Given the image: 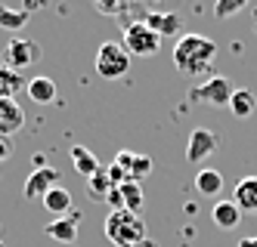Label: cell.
<instances>
[{
    "label": "cell",
    "instance_id": "6",
    "mask_svg": "<svg viewBox=\"0 0 257 247\" xmlns=\"http://www.w3.org/2000/svg\"><path fill=\"white\" fill-rule=\"evenodd\" d=\"M192 99L195 102H205V105H229V99H232V84L217 74V78H211V81H205L201 87L192 90Z\"/></svg>",
    "mask_w": 257,
    "mask_h": 247
},
{
    "label": "cell",
    "instance_id": "21",
    "mask_svg": "<svg viewBox=\"0 0 257 247\" xmlns=\"http://www.w3.org/2000/svg\"><path fill=\"white\" fill-rule=\"evenodd\" d=\"M87 188H90V195H93V201H105L115 185H112V179L105 176V170H99V173H93L87 179Z\"/></svg>",
    "mask_w": 257,
    "mask_h": 247
},
{
    "label": "cell",
    "instance_id": "17",
    "mask_svg": "<svg viewBox=\"0 0 257 247\" xmlns=\"http://www.w3.org/2000/svg\"><path fill=\"white\" fill-rule=\"evenodd\" d=\"M44 207L53 213V219H56V216H68V210H71V192H68L65 185L50 188V192L44 195Z\"/></svg>",
    "mask_w": 257,
    "mask_h": 247
},
{
    "label": "cell",
    "instance_id": "27",
    "mask_svg": "<svg viewBox=\"0 0 257 247\" xmlns=\"http://www.w3.org/2000/svg\"><path fill=\"white\" fill-rule=\"evenodd\" d=\"M235 247H257V238H242Z\"/></svg>",
    "mask_w": 257,
    "mask_h": 247
},
{
    "label": "cell",
    "instance_id": "14",
    "mask_svg": "<svg viewBox=\"0 0 257 247\" xmlns=\"http://www.w3.org/2000/svg\"><path fill=\"white\" fill-rule=\"evenodd\" d=\"M78 216L75 213H68V216H56L53 222H47V235L53 241H62V244H71L78 238Z\"/></svg>",
    "mask_w": 257,
    "mask_h": 247
},
{
    "label": "cell",
    "instance_id": "7",
    "mask_svg": "<svg viewBox=\"0 0 257 247\" xmlns=\"http://www.w3.org/2000/svg\"><path fill=\"white\" fill-rule=\"evenodd\" d=\"M59 185V173H56V167H38L34 173H28L25 185H22V195L31 201V198H41L50 192V188H56Z\"/></svg>",
    "mask_w": 257,
    "mask_h": 247
},
{
    "label": "cell",
    "instance_id": "3",
    "mask_svg": "<svg viewBox=\"0 0 257 247\" xmlns=\"http://www.w3.org/2000/svg\"><path fill=\"white\" fill-rule=\"evenodd\" d=\"M127 71H131V53L124 50V44L105 41L96 50V74L105 81H121Z\"/></svg>",
    "mask_w": 257,
    "mask_h": 247
},
{
    "label": "cell",
    "instance_id": "26",
    "mask_svg": "<svg viewBox=\"0 0 257 247\" xmlns=\"http://www.w3.org/2000/svg\"><path fill=\"white\" fill-rule=\"evenodd\" d=\"M10 155H13V142L7 136H0V161H7Z\"/></svg>",
    "mask_w": 257,
    "mask_h": 247
},
{
    "label": "cell",
    "instance_id": "22",
    "mask_svg": "<svg viewBox=\"0 0 257 247\" xmlns=\"http://www.w3.org/2000/svg\"><path fill=\"white\" fill-rule=\"evenodd\" d=\"M22 25H28V10H7V7H0V28L19 31Z\"/></svg>",
    "mask_w": 257,
    "mask_h": 247
},
{
    "label": "cell",
    "instance_id": "24",
    "mask_svg": "<svg viewBox=\"0 0 257 247\" xmlns=\"http://www.w3.org/2000/svg\"><path fill=\"white\" fill-rule=\"evenodd\" d=\"M149 173H152V158H149V155H134V164H131V173H127V179L140 182V179H146Z\"/></svg>",
    "mask_w": 257,
    "mask_h": 247
},
{
    "label": "cell",
    "instance_id": "4",
    "mask_svg": "<svg viewBox=\"0 0 257 247\" xmlns=\"http://www.w3.org/2000/svg\"><path fill=\"white\" fill-rule=\"evenodd\" d=\"M124 50L131 56H143V59H149V56H155L161 50V37L146 25V22H131L124 25Z\"/></svg>",
    "mask_w": 257,
    "mask_h": 247
},
{
    "label": "cell",
    "instance_id": "12",
    "mask_svg": "<svg viewBox=\"0 0 257 247\" xmlns=\"http://www.w3.org/2000/svg\"><path fill=\"white\" fill-rule=\"evenodd\" d=\"M25 90H28V99H31V102H38V105H50V102H56V96H59L56 81H53V78H44V74L31 78Z\"/></svg>",
    "mask_w": 257,
    "mask_h": 247
},
{
    "label": "cell",
    "instance_id": "16",
    "mask_svg": "<svg viewBox=\"0 0 257 247\" xmlns=\"http://www.w3.org/2000/svg\"><path fill=\"white\" fill-rule=\"evenodd\" d=\"M211 216H214V222H217V229H223V232L235 229V225L242 222V210L235 207V201H217L214 210H211Z\"/></svg>",
    "mask_w": 257,
    "mask_h": 247
},
{
    "label": "cell",
    "instance_id": "15",
    "mask_svg": "<svg viewBox=\"0 0 257 247\" xmlns=\"http://www.w3.org/2000/svg\"><path fill=\"white\" fill-rule=\"evenodd\" d=\"M195 192L201 198H217L223 192V173H220V170H211V167L198 170L195 173Z\"/></svg>",
    "mask_w": 257,
    "mask_h": 247
},
{
    "label": "cell",
    "instance_id": "9",
    "mask_svg": "<svg viewBox=\"0 0 257 247\" xmlns=\"http://www.w3.org/2000/svg\"><path fill=\"white\" fill-rule=\"evenodd\" d=\"M25 127V111L16 99H0V136H13Z\"/></svg>",
    "mask_w": 257,
    "mask_h": 247
},
{
    "label": "cell",
    "instance_id": "28",
    "mask_svg": "<svg viewBox=\"0 0 257 247\" xmlns=\"http://www.w3.org/2000/svg\"><path fill=\"white\" fill-rule=\"evenodd\" d=\"M0 247H4V238H0Z\"/></svg>",
    "mask_w": 257,
    "mask_h": 247
},
{
    "label": "cell",
    "instance_id": "1",
    "mask_svg": "<svg viewBox=\"0 0 257 247\" xmlns=\"http://www.w3.org/2000/svg\"><path fill=\"white\" fill-rule=\"evenodd\" d=\"M217 59V44L205 34H180L174 44V65L186 78L208 74Z\"/></svg>",
    "mask_w": 257,
    "mask_h": 247
},
{
    "label": "cell",
    "instance_id": "13",
    "mask_svg": "<svg viewBox=\"0 0 257 247\" xmlns=\"http://www.w3.org/2000/svg\"><path fill=\"white\" fill-rule=\"evenodd\" d=\"M25 87H28V81H25L22 71H16V68L0 62V99H16Z\"/></svg>",
    "mask_w": 257,
    "mask_h": 247
},
{
    "label": "cell",
    "instance_id": "18",
    "mask_svg": "<svg viewBox=\"0 0 257 247\" xmlns=\"http://www.w3.org/2000/svg\"><path fill=\"white\" fill-rule=\"evenodd\" d=\"M71 164H75V170L84 176V179H90L93 173H99V161H96V155L90 148H84V145H75L71 148Z\"/></svg>",
    "mask_w": 257,
    "mask_h": 247
},
{
    "label": "cell",
    "instance_id": "5",
    "mask_svg": "<svg viewBox=\"0 0 257 247\" xmlns=\"http://www.w3.org/2000/svg\"><path fill=\"white\" fill-rule=\"evenodd\" d=\"M41 44L38 41H28V37H13L4 50V65L16 68V71H25L28 65L41 62Z\"/></svg>",
    "mask_w": 257,
    "mask_h": 247
},
{
    "label": "cell",
    "instance_id": "10",
    "mask_svg": "<svg viewBox=\"0 0 257 247\" xmlns=\"http://www.w3.org/2000/svg\"><path fill=\"white\" fill-rule=\"evenodd\" d=\"M143 22L149 25L158 37H174V34H180V28H183V16H180V13H149Z\"/></svg>",
    "mask_w": 257,
    "mask_h": 247
},
{
    "label": "cell",
    "instance_id": "11",
    "mask_svg": "<svg viewBox=\"0 0 257 247\" xmlns=\"http://www.w3.org/2000/svg\"><path fill=\"white\" fill-rule=\"evenodd\" d=\"M232 201L242 213H257V176H245L235 182Z\"/></svg>",
    "mask_w": 257,
    "mask_h": 247
},
{
    "label": "cell",
    "instance_id": "8",
    "mask_svg": "<svg viewBox=\"0 0 257 247\" xmlns=\"http://www.w3.org/2000/svg\"><path fill=\"white\" fill-rule=\"evenodd\" d=\"M217 151V133L198 127L189 133V145H186V161L189 164H201L205 158H211Z\"/></svg>",
    "mask_w": 257,
    "mask_h": 247
},
{
    "label": "cell",
    "instance_id": "23",
    "mask_svg": "<svg viewBox=\"0 0 257 247\" xmlns=\"http://www.w3.org/2000/svg\"><path fill=\"white\" fill-rule=\"evenodd\" d=\"M248 7V0H214V16L217 19H232L235 13H242Z\"/></svg>",
    "mask_w": 257,
    "mask_h": 247
},
{
    "label": "cell",
    "instance_id": "25",
    "mask_svg": "<svg viewBox=\"0 0 257 247\" xmlns=\"http://www.w3.org/2000/svg\"><path fill=\"white\" fill-rule=\"evenodd\" d=\"M115 164L124 170V173H131V164H134V151H127V148H121L118 155H115Z\"/></svg>",
    "mask_w": 257,
    "mask_h": 247
},
{
    "label": "cell",
    "instance_id": "19",
    "mask_svg": "<svg viewBox=\"0 0 257 247\" xmlns=\"http://www.w3.org/2000/svg\"><path fill=\"white\" fill-rule=\"evenodd\" d=\"M254 105H257V99H254L251 90H232V99H229L226 108L235 118H248V115H254Z\"/></svg>",
    "mask_w": 257,
    "mask_h": 247
},
{
    "label": "cell",
    "instance_id": "20",
    "mask_svg": "<svg viewBox=\"0 0 257 247\" xmlns=\"http://www.w3.org/2000/svg\"><path fill=\"white\" fill-rule=\"evenodd\" d=\"M118 192H121V204H124V210L140 213V207H143V188H140V182L127 179L124 185H118Z\"/></svg>",
    "mask_w": 257,
    "mask_h": 247
},
{
    "label": "cell",
    "instance_id": "2",
    "mask_svg": "<svg viewBox=\"0 0 257 247\" xmlns=\"http://www.w3.org/2000/svg\"><path fill=\"white\" fill-rule=\"evenodd\" d=\"M105 238L115 247H137L146 241V222L134 210H112L105 216Z\"/></svg>",
    "mask_w": 257,
    "mask_h": 247
}]
</instances>
